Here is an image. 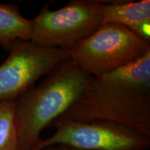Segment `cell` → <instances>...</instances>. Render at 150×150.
<instances>
[{
    "label": "cell",
    "mask_w": 150,
    "mask_h": 150,
    "mask_svg": "<svg viewBox=\"0 0 150 150\" xmlns=\"http://www.w3.org/2000/svg\"><path fill=\"white\" fill-rule=\"evenodd\" d=\"M67 120L115 122L150 138V52L114 72L91 76L77 100L54 122Z\"/></svg>",
    "instance_id": "cell-1"
},
{
    "label": "cell",
    "mask_w": 150,
    "mask_h": 150,
    "mask_svg": "<svg viewBox=\"0 0 150 150\" xmlns=\"http://www.w3.org/2000/svg\"><path fill=\"white\" fill-rule=\"evenodd\" d=\"M91 76L69 57L16 99L18 150H37L42 131L74 104Z\"/></svg>",
    "instance_id": "cell-2"
},
{
    "label": "cell",
    "mask_w": 150,
    "mask_h": 150,
    "mask_svg": "<svg viewBox=\"0 0 150 150\" xmlns=\"http://www.w3.org/2000/svg\"><path fill=\"white\" fill-rule=\"evenodd\" d=\"M150 52V42L126 26L104 23L70 50V57L81 69L100 76L138 61Z\"/></svg>",
    "instance_id": "cell-3"
},
{
    "label": "cell",
    "mask_w": 150,
    "mask_h": 150,
    "mask_svg": "<svg viewBox=\"0 0 150 150\" xmlns=\"http://www.w3.org/2000/svg\"><path fill=\"white\" fill-rule=\"evenodd\" d=\"M103 0H72L63 8L49 9L50 3L31 20L30 42L47 49L71 50L103 24L100 5Z\"/></svg>",
    "instance_id": "cell-4"
},
{
    "label": "cell",
    "mask_w": 150,
    "mask_h": 150,
    "mask_svg": "<svg viewBox=\"0 0 150 150\" xmlns=\"http://www.w3.org/2000/svg\"><path fill=\"white\" fill-rule=\"evenodd\" d=\"M56 132L42 140L37 150L50 146L65 145L79 150H145L150 147V138L139 131L108 120L89 122H54Z\"/></svg>",
    "instance_id": "cell-5"
},
{
    "label": "cell",
    "mask_w": 150,
    "mask_h": 150,
    "mask_svg": "<svg viewBox=\"0 0 150 150\" xmlns=\"http://www.w3.org/2000/svg\"><path fill=\"white\" fill-rule=\"evenodd\" d=\"M8 52L0 65V102L16 101L39 78L70 57V50L42 48L30 41L20 40Z\"/></svg>",
    "instance_id": "cell-6"
},
{
    "label": "cell",
    "mask_w": 150,
    "mask_h": 150,
    "mask_svg": "<svg viewBox=\"0 0 150 150\" xmlns=\"http://www.w3.org/2000/svg\"><path fill=\"white\" fill-rule=\"evenodd\" d=\"M100 13L103 24H120L134 32L142 24L150 22V0H103L100 5Z\"/></svg>",
    "instance_id": "cell-7"
},
{
    "label": "cell",
    "mask_w": 150,
    "mask_h": 150,
    "mask_svg": "<svg viewBox=\"0 0 150 150\" xmlns=\"http://www.w3.org/2000/svg\"><path fill=\"white\" fill-rule=\"evenodd\" d=\"M32 21L24 18L18 4L0 3V45L9 51L18 41H30Z\"/></svg>",
    "instance_id": "cell-8"
},
{
    "label": "cell",
    "mask_w": 150,
    "mask_h": 150,
    "mask_svg": "<svg viewBox=\"0 0 150 150\" xmlns=\"http://www.w3.org/2000/svg\"><path fill=\"white\" fill-rule=\"evenodd\" d=\"M0 150H18L16 101L0 102Z\"/></svg>",
    "instance_id": "cell-9"
},
{
    "label": "cell",
    "mask_w": 150,
    "mask_h": 150,
    "mask_svg": "<svg viewBox=\"0 0 150 150\" xmlns=\"http://www.w3.org/2000/svg\"><path fill=\"white\" fill-rule=\"evenodd\" d=\"M42 150H79L75 149L74 147H70V146L65 145H55L50 146Z\"/></svg>",
    "instance_id": "cell-10"
},
{
    "label": "cell",
    "mask_w": 150,
    "mask_h": 150,
    "mask_svg": "<svg viewBox=\"0 0 150 150\" xmlns=\"http://www.w3.org/2000/svg\"><path fill=\"white\" fill-rule=\"evenodd\" d=\"M145 150H149V149H145Z\"/></svg>",
    "instance_id": "cell-11"
}]
</instances>
